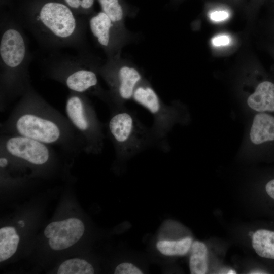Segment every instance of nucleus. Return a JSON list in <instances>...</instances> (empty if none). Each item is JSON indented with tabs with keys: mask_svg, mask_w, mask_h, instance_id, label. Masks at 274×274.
<instances>
[{
	"mask_svg": "<svg viewBox=\"0 0 274 274\" xmlns=\"http://www.w3.org/2000/svg\"><path fill=\"white\" fill-rule=\"evenodd\" d=\"M0 131L55 146L67 153L84 151L83 142L66 116L50 105L31 84L1 124Z\"/></svg>",
	"mask_w": 274,
	"mask_h": 274,
	"instance_id": "nucleus-1",
	"label": "nucleus"
},
{
	"mask_svg": "<svg viewBox=\"0 0 274 274\" xmlns=\"http://www.w3.org/2000/svg\"><path fill=\"white\" fill-rule=\"evenodd\" d=\"M20 22L44 48L83 49L86 45L88 22L77 17L72 10L62 3L46 2Z\"/></svg>",
	"mask_w": 274,
	"mask_h": 274,
	"instance_id": "nucleus-2",
	"label": "nucleus"
},
{
	"mask_svg": "<svg viewBox=\"0 0 274 274\" xmlns=\"http://www.w3.org/2000/svg\"><path fill=\"white\" fill-rule=\"evenodd\" d=\"M0 31V110L4 112L31 84L28 68L31 58L20 22L3 20Z\"/></svg>",
	"mask_w": 274,
	"mask_h": 274,
	"instance_id": "nucleus-3",
	"label": "nucleus"
},
{
	"mask_svg": "<svg viewBox=\"0 0 274 274\" xmlns=\"http://www.w3.org/2000/svg\"><path fill=\"white\" fill-rule=\"evenodd\" d=\"M100 64L84 52L77 56L50 57L46 74L70 91L95 96L110 107L108 91L102 87L98 78Z\"/></svg>",
	"mask_w": 274,
	"mask_h": 274,
	"instance_id": "nucleus-4",
	"label": "nucleus"
},
{
	"mask_svg": "<svg viewBox=\"0 0 274 274\" xmlns=\"http://www.w3.org/2000/svg\"><path fill=\"white\" fill-rule=\"evenodd\" d=\"M106 128L119 155H130L143 150L160 138L153 129L146 128L124 107L112 109Z\"/></svg>",
	"mask_w": 274,
	"mask_h": 274,
	"instance_id": "nucleus-5",
	"label": "nucleus"
},
{
	"mask_svg": "<svg viewBox=\"0 0 274 274\" xmlns=\"http://www.w3.org/2000/svg\"><path fill=\"white\" fill-rule=\"evenodd\" d=\"M65 111L83 142L84 151L93 154L101 152L105 139L104 126L87 95L70 91L65 100Z\"/></svg>",
	"mask_w": 274,
	"mask_h": 274,
	"instance_id": "nucleus-6",
	"label": "nucleus"
},
{
	"mask_svg": "<svg viewBox=\"0 0 274 274\" xmlns=\"http://www.w3.org/2000/svg\"><path fill=\"white\" fill-rule=\"evenodd\" d=\"M98 73L108 86L112 108L124 107L132 99L136 87L145 79L134 64L121 56L107 59L99 64Z\"/></svg>",
	"mask_w": 274,
	"mask_h": 274,
	"instance_id": "nucleus-7",
	"label": "nucleus"
},
{
	"mask_svg": "<svg viewBox=\"0 0 274 274\" xmlns=\"http://www.w3.org/2000/svg\"><path fill=\"white\" fill-rule=\"evenodd\" d=\"M52 146L20 135L1 134L0 152L35 166L47 165L55 155Z\"/></svg>",
	"mask_w": 274,
	"mask_h": 274,
	"instance_id": "nucleus-8",
	"label": "nucleus"
},
{
	"mask_svg": "<svg viewBox=\"0 0 274 274\" xmlns=\"http://www.w3.org/2000/svg\"><path fill=\"white\" fill-rule=\"evenodd\" d=\"M88 24L107 59L121 56L122 48L133 40L131 32L116 26L102 11L91 16Z\"/></svg>",
	"mask_w": 274,
	"mask_h": 274,
	"instance_id": "nucleus-9",
	"label": "nucleus"
},
{
	"mask_svg": "<svg viewBox=\"0 0 274 274\" xmlns=\"http://www.w3.org/2000/svg\"><path fill=\"white\" fill-rule=\"evenodd\" d=\"M132 99L153 115L154 118L153 130L160 139L164 138L169 125L170 109L163 103L146 79L136 87Z\"/></svg>",
	"mask_w": 274,
	"mask_h": 274,
	"instance_id": "nucleus-10",
	"label": "nucleus"
},
{
	"mask_svg": "<svg viewBox=\"0 0 274 274\" xmlns=\"http://www.w3.org/2000/svg\"><path fill=\"white\" fill-rule=\"evenodd\" d=\"M85 231L84 223L75 217L53 221L45 228L44 234L49 239V245L55 251L68 248L76 244Z\"/></svg>",
	"mask_w": 274,
	"mask_h": 274,
	"instance_id": "nucleus-11",
	"label": "nucleus"
},
{
	"mask_svg": "<svg viewBox=\"0 0 274 274\" xmlns=\"http://www.w3.org/2000/svg\"><path fill=\"white\" fill-rule=\"evenodd\" d=\"M247 104L258 112H274V84L268 81L259 83L248 97Z\"/></svg>",
	"mask_w": 274,
	"mask_h": 274,
	"instance_id": "nucleus-12",
	"label": "nucleus"
},
{
	"mask_svg": "<svg viewBox=\"0 0 274 274\" xmlns=\"http://www.w3.org/2000/svg\"><path fill=\"white\" fill-rule=\"evenodd\" d=\"M251 142L256 145L274 140V117L260 112L253 119L250 132Z\"/></svg>",
	"mask_w": 274,
	"mask_h": 274,
	"instance_id": "nucleus-13",
	"label": "nucleus"
},
{
	"mask_svg": "<svg viewBox=\"0 0 274 274\" xmlns=\"http://www.w3.org/2000/svg\"><path fill=\"white\" fill-rule=\"evenodd\" d=\"M252 246L260 257L274 259V231L257 230L252 235Z\"/></svg>",
	"mask_w": 274,
	"mask_h": 274,
	"instance_id": "nucleus-14",
	"label": "nucleus"
},
{
	"mask_svg": "<svg viewBox=\"0 0 274 274\" xmlns=\"http://www.w3.org/2000/svg\"><path fill=\"white\" fill-rule=\"evenodd\" d=\"M19 242V236L15 228L6 226L0 229V261L11 257L16 252Z\"/></svg>",
	"mask_w": 274,
	"mask_h": 274,
	"instance_id": "nucleus-15",
	"label": "nucleus"
},
{
	"mask_svg": "<svg viewBox=\"0 0 274 274\" xmlns=\"http://www.w3.org/2000/svg\"><path fill=\"white\" fill-rule=\"evenodd\" d=\"M208 249L206 245L199 241H195L191 245V253L189 260L190 273L204 274L208 270Z\"/></svg>",
	"mask_w": 274,
	"mask_h": 274,
	"instance_id": "nucleus-16",
	"label": "nucleus"
},
{
	"mask_svg": "<svg viewBox=\"0 0 274 274\" xmlns=\"http://www.w3.org/2000/svg\"><path fill=\"white\" fill-rule=\"evenodd\" d=\"M102 11L104 12L116 26L122 29H127L125 20L127 11L120 0H98Z\"/></svg>",
	"mask_w": 274,
	"mask_h": 274,
	"instance_id": "nucleus-17",
	"label": "nucleus"
},
{
	"mask_svg": "<svg viewBox=\"0 0 274 274\" xmlns=\"http://www.w3.org/2000/svg\"><path fill=\"white\" fill-rule=\"evenodd\" d=\"M192 244V238L188 237L177 241H160L157 243L156 247L165 255H184L189 250Z\"/></svg>",
	"mask_w": 274,
	"mask_h": 274,
	"instance_id": "nucleus-18",
	"label": "nucleus"
},
{
	"mask_svg": "<svg viewBox=\"0 0 274 274\" xmlns=\"http://www.w3.org/2000/svg\"><path fill=\"white\" fill-rule=\"evenodd\" d=\"M59 274H92L94 270L92 265L87 261L78 258L63 261L59 266Z\"/></svg>",
	"mask_w": 274,
	"mask_h": 274,
	"instance_id": "nucleus-19",
	"label": "nucleus"
},
{
	"mask_svg": "<svg viewBox=\"0 0 274 274\" xmlns=\"http://www.w3.org/2000/svg\"><path fill=\"white\" fill-rule=\"evenodd\" d=\"M72 10H75L88 14L94 5L95 0H63Z\"/></svg>",
	"mask_w": 274,
	"mask_h": 274,
	"instance_id": "nucleus-20",
	"label": "nucleus"
},
{
	"mask_svg": "<svg viewBox=\"0 0 274 274\" xmlns=\"http://www.w3.org/2000/svg\"><path fill=\"white\" fill-rule=\"evenodd\" d=\"M115 274H142L143 272L130 263H122L119 264L114 271Z\"/></svg>",
	"mask_w": 274,
	"mask_h": 274,
	"instance_id": "nucleus-21",
	"label": "nucleus"
},
{
	"mask_svg": "<svg viewBox=\"0 0 274 274\" xmlns=\"http://www.w3.org/2000/svg\"><path fill=\"white\" fill-rule=\"evenodd\" d=\"M228 13L224 11H216L211 13L210 17L211 19L218 21L225 19L228 17Z\"/></svg>",
	"mask_w": 274,
	"mask_h": 274,
	"instance_id": "nucleus-22",
	"label": "nucleus"
},
{
	"mask_svg": "<svg viewBox=\"0 0 274 274\" xmlns=\"http://www.w3.org/2000/svg\"><path fill=\"white\" fill-rule=\"evenodd\" d=\"M229 39L226 36H218L213 40V43L216 46L226 45L229 43Z\"/></svg>",
	"mask_w": 274,
	"mask_h": 274,
	"instance_id": "nucleus-23",
	"label": "nucleus"
},
{
	"mask_svg": "<svg viewBox=\"0 0 274 274\" xmlns=\"http://www.w3.org/2000/svg\"><path fill=\"white\" fill-rule=\"evenodd\" d=\"M265 190L268 195L274 199V179L266 184Z\"/></svg>",
	"mask_w": 274,
	"mask_h": 274,
	"instance_id": "nucleus-24",
	"label": "nucleus"
},
{
	"mask_svg": "<svg viewBox=\"0 0 274 274\" xmlns=\"http://www.w3.org/2000/svg\"><path fill=\"white\" fill-rule=\"evenodd\" d=\"M249 273H265V272H264V271H260V270H254V271H251Z\"/></svg>",
	"mask_w": 274,
	"mask_h": 274,
	"instance_id": "nucleus-25",
	"label": "nucleus"
},
{
	"mask_svg": "<svg viewBox=\"0 0 274 274\" xmlns=\"http://www.w3.org/2000/svg\"><path fill=\"white\" fill-rule=\"evenodd\" d=\"M227 273H236V272L234 270H230Z\"/></svg>",
	"mask_w": 274,
	"mask_h": 274,
	"instance_id": "nucleus-26",
	"label": "nucleus"
},
{
	"mask_svg": "<svg viewBox=\"0 0 274 274\" xmlns=\"http://www.w3.org/2000/svg\"><path fill=\"white\" fill-rule=\"evenodd\" d=\"M19 224L21 226H24V222H23V221H20L19 222Z\"/></svg>",
	"mask_w": 274,
	"mask_h": 274,
	"instance_id": "nucleus-27",
	"label": "nucleus"
}]
</instances>
